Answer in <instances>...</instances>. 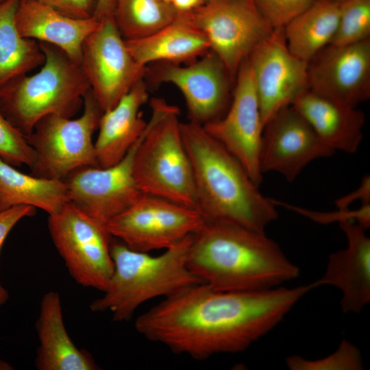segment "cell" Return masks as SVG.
Listing matches in <instances>:
<instances>
[{
  "instance_id": "obj_13",
  "label": "cell",
  "mask_w": 370,
  "mask_h": 370,
  "mask_svg": "<svg viewBox=\"0 0 370 370\" xmlns=\"http://www.w3.org/2000/svg\"><path fill=\"white\" fill-rule=\"evenodd\" d=\"M146 129L116 164L106 168L81 167L64 178L70 202L106 225L134 204L143 195L134 180V162Z\"/></svg>"
},
{
  "instance_id": "obj_36",
  "label": "cell",
  "mask_w": 370,
  "mask_h": 370,
  "mask_svg": "<svg viewBox=\"0 0 370 370\" xmlns=\"http://www.w3.org/2000/svg\"><path fill=\"white\" fill-rule=\"evenodd\" d=\"M117 0H97L94 17L98 21L113 16Z\"/></svg>"
},
{
  "instance_id": "obj_21",
  "label": "cell",
  "mask_w": 370,
  "mask_h": 370,
  "mask_svg": "<svg viewBox=\"0 0 370 370\" xmlns=\"http://www.w3.org/2000/svg\"><path fill=\"white\" fill-rule=\"evenodd\" d=\"M292 106L334 151H357L365 124V114L357 107L343 105L309 89L299 95Z\"/></svg>"
},
{
  "instance_id": "obj_20",
  "label": "cell",
  "mask_w": 370,
  "mask_h": 370,
  "mask_svg": "<svg viewBox=\"0 0 370 370\" xmlns=\"http://www.w3.org/2000/svg\"><path fill=\"white\" fill-rule=\"evenodd\" d=\"M148 99L147 86L142 79L116 106L103 112L95 143L99 167L106 168L119 162L140 138L147 123L140 110Z\"/></svg>"
},
{
  "instance_id": "obj_29",
  "label": "cell",
  "mask_w": 370,
  "mask_h": 370,
  "mask_svg": "<svg viewBox=\"0 0 370 370\" xmlns=\"http://www.w3.org/2000/svg\"><path fill=\"white\" fill-rule=\"evenodd\" d=\"M286 364L291 370H361L363 364L360 349L346 339L341 341L331 354L317 360L290 356Z\"/></svg>"
},
{
  "instance_id": "obj_32",
  "label": "cell",
  "mask_w": 370,
  "mask_h": 370,
  "mask_svg": "<svg viewBox=\"0 0 370 370\" xmlns=\"http://www.w3.org/2000/svg\"><path fill=\"white\" fill-rule=\"evenodd\" d=\"M275 206H282L293 210L300 214L307 217L312 220L322 223H328L333 221L338 223L352 221H355L365 229L367 230L370 226V204H362L356 210H340L332 212H321L307 210L289 204L272 199Z\"/></svg>"
},
{
  "instance_id": "obj_12",
  "label": "cell",
  "mask_w": 370,
  "mask_h": 370,
  "mask_svg": "<svg viewBox=\"0 0 370 370\" xmlns=\"http://www.w3.org/2000/svg\"><path fill=\"white\" fill-rule=\"evenodd\" d=\"M149 74L155 82L175 86L183 95L190 121L201 125L224 115L230 106L236 80L211 50L185 65L158 63Z\"/></svg>"
},
{
  "instance_id": "obj_33",
  "label": "cell",
  "mask_w": 370,
  "mask_h": 370,
  "mask_svg": "<svg viewBox=\"0 0 370 370\" xmlns=\"http://www.w3.org/2000/svg\"><path fill=\"white\" fill-rule=\"evenodd\" d=\"M36 208L27 205L12 207L0 212V252L3 244L14 225L22 219L35 215ZM9 294L0 283V306L8 300Z\"/></svg>"
},
{
  "instance_id": "obj_19",
  "label": "cell",
  "mask_w": 370,
  "mask_h": 370,
  "mask_svg": "<svg viewBox=\"0 0 370 370\" xmlns=\"http://www.w3.org/2000/svg\"><path fill=\"white\" fill-rule=\"evenodd\" d=\"M99 23L94 16L69 17L36 0H20L16 14L21 36L53 45L79 64L83 42Z\"/></svg>"
},
{
  "instance_id": "obj_30",
  "label": "cell",
  "mask_w": 370,
  "mask_h": 370,
  "mask_svg": "<svg viewBox=\"0 0 370 370\" xmlns=\"http://www.w3.org/2000/svg\"><path fill=\"white\" fill-rule=\"evenodd\" d=\"M0 158L14 166L29 168L34 162V152L25 136L5 117L0 109Z\"/></svg>"
},
{
  "instance_id": "obj_6",
  "label": "cell",
  "mask_w": 370,
  "mask_h": 370,
  "mask_svg": "<svg viewBox=\"0 0 370 370\" xmlns=\"http://www.w3.org/2000/svg\"><path fill=\"white\" fill-rule=\"evenodd\" d=\"M151 116L136 151L134 177L145 195L197 209L192 166L180 131L179 110L160 98L150 102Z\"/></svg>"
},
{
  "instance_id": "obj_15",
  "label": "cell",
  "mask_w": 370,
  "mask_h": 370,
  "mask_svg": "<svg viewBox=\"0 0 370 370\" xmlns=\"http://www.w3.org/2000/svg\"><path fill=\"white\" fill-rule=\"evenodd\" d=\"M202 126L241 163L259 186L263 175L260 151L264 124L247 58L236 73L227 110L221 118Z\"/></svg>"
},
{
  "instance_id": "obj_17",
  "label": "cell",
  "mask_w": 370,
  "mask_h": 370,
  "mask_svg": "<svg viewBox=\"0 0 370 370\" xmlns=\"http://www.w3.org/2000/svg\"><path fill=\"white\" fill-rule=\"evenodd\" d=\"M309 90L357 107L370 98V39L348 45H328L308 64Z\"/></svg>"
},
{
  "instance_id": "obj_5",
  "label": "cell",
  "mask_w": 370,
  "mask_h": 370,
  "mask_svg": "<svg viewBox=\"0 0 370 370\" xmlns=\"http://www.w3.org/2000/svg\"><path fill=\"white\" fill-rule=\"evenodd\" d=\"M45 62L34 75H23L0 90V109L25 136L49 114L72 118L90 89L81 66L59 48L38 42Z\"/></svg>"
},
{
  "instance_id": "obj_40",
  "label": "cell",
  "mask_w": 370,
  "mask_h": 370,
  "mask_svg": "<svg viewBox=\"0 0 370 370\" xmlns=\"http://www.w3.org/2000/svg\"><path fill=\"white\" fill-rule=\"evenodd\" d=\"M160 1H162L165 2V3H171V0H160Z\"/></svg>"
},
{
  "instance_id": "obj_31",
  "label": "cell",
  "mask_w": 370,
  "mask_h": 370,
  "mask_svg": "<svg viewBox=\"0 0 370 370\" xmlns=\"http://www.w3.org/2000/svg\"><path fill=\"white\" fill-rule=\"evenodd\" d=\"M316 0H254L263 17L273 29L283 28Z\"/></svg>"
},
{
  "instance_id": "obj_28",
  "label": "cell",
  "mask_w": 370,
  "mask_h": 370,
  "mask_svg": "<svg viewBox=\"0 0 370 370\" xmlns=\"http://www.w3.org/2000/svg\"><path fill=\"white\" fill-rule=\"evenodd\" d=\"M370 39V0L341 3L337 29L330 42L348 45Z\"/></svg>"
},
{
  "instance_id": "obj_24",
  "label": "cell",
  "mask_w": 370,
  "mask_h": 370,
  "mask_svg": "<svg viewBox=\"0 0 370 370\" xmlns=\"http://www.w3.org/2000/svg\"><path fill=\"white\" fill-rule=\"evenodd\" d=\"M63 180H50L22 173L0 158V212L27 205L40 208L49 215L69 203Z\"/></svg>"
},
{
  "instance_id": "obj_16",
  "label": "cell",
  "mask_w": 370,
  "mask_h": 370,
  "mask_svg": "<svg viewBox=\"0 0 370 370\" xmlns=\"http://www.w3.org/2000/svg\"><path fill=\"white\" fill-rule=\"evenodd\" d=\"M334 152L291 105L279 110L264 125L260 171L262 174L277 172L293 182L309 163Z\"/></svg>"
},
{
  "instance_id": "obj_41",
  "label": "cell",
  "mask_w": 370,
  "mask_h": 370,
  "mask_svg": "<svg viewBox=\"0 0 370 370\" xmlns=\"http://www.w3.org/2000/svg\"><path fill=\"white\" fill-rule=\"evenodd\" d=\"M0 1H2V0H0Z\"/></svg>"
},
{
  "instance_id": "obj_22",
  "label": "cell",
  "mask_w": 370,
  "mask_h": 370,
  "mask_svg": "<svg viewBox=\"0 0 370 370\" xmlns=\"http://www.w3.org/2000/svg\"><path fill=\"white\" fill-rule=\"evenodd\" d=\"M39 346L35 360L39 370H97L99 367L87 351L78 348L63 321L60 297L49 291L40 302L36 323Z\"/></svg>"
},
{
  "instance_id": "obj_26",
  "label": "cell",
  "mask_w": 370,
  "mask_h": 370,
  "mask_svg": "<svg viewBox=\"0 0 370 370\" xmlns=\"http://www.w3.org/2000/svg\"><path fill=\"white\" fill-rule=\"evenodd\" d=\"M19 2L0 1V90L45 62L38 42L21 36L18 31L16 14Z\"/></svg>"
},
{
  "instance_id": "obj_10",
  "label": "cell",
  "mask_w": 370,
  "mask_h": 370,
  "mask_svg": "<svg viewBox=\"0 0 370 370\" xmlns=\"http://www.w3.org/2000/svg\"><path fill=\"white\" fill-rule=\"evenodd\" d=\"M205 221L196 208L143 194L106 226L110 235L128 248L149 253L169 248L194 234Z\"/></svg>"
},
{
  "instance_id": "obj_7",
  "label": "cell",
  "mask_w": 370,
  "mask_h": 370,
  "mask_svg": "<svg viewBox=\"0 0 370 370\" xmlns=\"http://www.w3.org/2000/svg\"><path fill=\"white\" fill-rule=\"evenodd\" d=\"M103 111L89 89L84 97L83 112L77 119L49 114L41 119L25 136L34 152L32 174L63 180L84 166H99L94 132Z\"/></svg>"
},
{
  "instance_id": "obj_25",
  "label": "cell",
  "mask_w": 370,
  "mask_h": 370,
  "mask_svg": "<svg viewBox=\"0 0 370 370\" xmlns=\"http://www.w3.org/2000/svg\"><path fill=\"white\" fill-rule=\"evenodd\" d=\"M341 3L316 0L283 27L289 50L309 62L330 44L337 29Z\"/></svg>"
},
{
  "instance_id": "obj_3",
  "label": "cell",
  "mask_w": 370,
  "mask_h": 370,
  "mask_svg": "<svg viewBox=\"0 0 370 370\" xmlns=\"http://www.w3.org/2000/svg\"><path fill=\"white\" fill-rule=\"evenodd\" d=\"M180 131L192 166L197 209L205 221L264 233L278 217L272 199L260 192L241 163L202 125L180 123Z\"/></svg>"
},
{
  "instance_id": "obj_2",
  "label": "cell",
  "mask_w": 370,
  "mask_h": 370,
  "mask_svg": "<svg viewBox=\"0 0 370 370\" xmlns=\"http://www.w3.org/2000/svg\"><path fill=\"white\" fill-rule=\"evenodd\" d=\"M188 265L203 283L223 291L272 288L299 275L265 232L219 222L205 221L192 234Z\"/></svg>"
},
{
  "instance_id": "obj_34",
  "label": "cell",
  "mask_w": 370,
  "mask_h": 370,
  "mask_svg": "<svg viewBox=\"0 0 370 370\" xmlns=\"http://www.w3.org/2000/svg\"><path fill=\"white\" fill-rule=\"evenodd\" d=\"M71 18L86 19L94 16L97 0H36Z\"/></svg>"
},
{
  "instance_id": "obj_23",
  "label": "cell",
  "mask_w": 370,
  "mask_h": 370,
  "mask_svg": "<svg viewBox=\"0 0 370 370\" xmlns=\"http://www.w3.org/2000/svg\"><path fill=\"white\" fill-rule=\"evenodd\" d=\"M130 52L140 64L189 63L210 50L204 35L188 18L178 13L167 25L147 37L125 40Z\"/></svg>"
},
{
  "instance_id": "obj_27",
  "label": "cell",
  "mask_w": 370,
  "mask_h": 370,
  "mask_svg": "<svg viewBox=\"0 0 370 370\" xmlns=\"http://www.w3.org/2000/svg\"><path fill=\"white\" fill-rule=\"evenodd\" d=\"M177 12L160 0H117L113 17L125 40L150 36L169 24Z\"/></svg>"
},
{
  "instance_id": "obj_1",
  "label": "cell",
  "mask_w": 370,
  "mask_h": 370,
  "mask_svg": "<svg viewBox=\"0 0 370 370\" xmlns=\"http://www.w3.org/2000/svg\"><path fill=\"white\" fill-rule=\"evenodd\" d=\"M311 284L223 291L205 283L187 287L138 316L135 328L173 353L205 360L236 354L278 325Z\"/></svg>"
},
{
  "instance_id": "obj_18",
  "label": "cell",
  "mask_w": 370,
  "mask_h": 370,
  "mask_svg": "<svg viewBox=\"0 0 370 370\" xmlns=\"http://www.w3.org/2000/svg\"><path fill=\"white\" fill-rule=\"evenodd\" d=\"M347 246L329 256L324 274L312 288L333 286L342 293L345 313H359L370 301V238L366 229L355 221L339 223Z\"/></svg>"
},
{
  "instance_id": "obj_39",
  "label": "cell",
  "mask_w": 370,
  "mask_h": 370,
  "mask_svg": "<svg viewBox=\"0 0 370 370\" xmlns=\"http://www.w3.org/2000/svg\"><path fill=\"white\" fill-rule=\"evenodd\" d=\"M325 1H328L331 2L336 3H343L352 1V0H325Z\"/></svg>"
},
{
  "instance_id": "obj_9",
  "label": "cell",
  "mask_w": 370,
  "mask_h": 370,
  "mask_svg": "<svg viewBox=\"0 0 370 370\" xmlns=\"http://www.w3.org/2000/svg\"><path fill=\"white\" fill-rule=\"evenodd\" d=\"M185 14L235 77L243 61L273 30L254 0H205Z\"/></svg>"
},
{
  "instance_id": "obj_14",
  "label": "cell",
  "mask_w": 370,
  "mask_h": 370,
  "mask_svg": "<svg viewBox=\"0 0 370 370\" xmlns=\"http://www.w3.org/2000/svg\"><path fill=\"white\" fill-rule=\"evenodd\" d=\"M247 60L264 125L309 89L308 62L289 50L283 28L273 29Z\"/></svg>"
},
{
  "instance_id": "obj_38",
  "label": "cell",
  "mask_w": 370,
  "mask_h": 370,
  "mask_svg": "<svg viewBox=\"0 0 370 370\" xmlns=\"http://www.w3.org/2000/svg\"><path fill=\"white\" fill-rule=\"evenodd\" d=\"M7 369H12V367L10 365L7 363L5 361H3L0 360V370H7Z\"/></svg>"
},
{
  "instance_id": "obj_35",
  "label": "cell",
  "mask_w": 370,
  "mask_h": 370,
  "mask_svg": "<svg viewBox=\"0 0 370 370\" xmlns=\"http://www.w3.org/2000/svg\"><path fill=\"white\" fill-rule=\"evenodd\" d=\"M356 200H360L362 204H370V177L365 175L359 187L352 193L335 201V205L340 210L348 209Z\"/></svg>"
},
{
  "instance_id": "obj_4",
  "label": "cell",
  "mask_w": 370,
  "mask_h": 370,
  "mask_svg": "<svg viewBox=\"0 0 370 370\" xmlns=\"http://www.w3.org/2000/svg\"><path fill=\"white\" fill-rule=\"evenodd\" d=\"M191 240L192 234L160 255L151 256L132 250L112 237L113 273L103 296L91 303L90 310L95 312L109 311L116 321H127L149 300L165 298L203 283L188 265Z\"/></svg>"
},
{
  "instance_id": "obj_8",
  "label": "cell",
  "mask_w": 370,
  "mask_h": 370,
  "mask_svg": "<svg viewBox=\"0 0 370 370\" xmlns=\"http://www.w3.org/2000/svg\"><path fill=\"white\" fill-rule=\"evenodd\" d=\"M47 222L52 241L73 279L82 286L104 292L114 271L112 236L106 225L70 201L49 214Z\"/></svg>"
},
{
  "instance_id": "obj_11",
  "label": "cell",
  "mask_w": 370,
  "mask_h": 370,
  "mask_svg": "<svg viewBox=\"0 0 370 370\" xmlns=\"http://www.w3.org/2000/svg\"><path fill=\"white\" fill-rule=\"evenodd\" d=\"M80 64L103 112L116 106L147 72L127 49L113 16L100 21L85 39Z\"/></svg>"
},
{
  "instance_id": "obj_37",
  "label": "cell",
  "mask_w": 370,
  "mask_h": 370,
  "mask_svg": "<svg viewBox=\"0 0 370 370\" xmlns=\"http://www.w3.org/2000/svg\"><path fill=\"white\" fill-rule=\"evenodd\" d=\"M205 0H171V4L178 13H188L199 6Z\"/></svg>"
}]
</instances>
